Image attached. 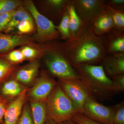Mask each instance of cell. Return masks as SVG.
Segmentation results:
<instances>
[{
  "mask_svg": "<svg viewBox=\"0 0 124 124\" xmlns=\"http://www.w3.org/2000/svg\"><path fill=\"white\" fill-rule=\"evenodd\" d=\"M27 96V90L25 89L12 101L8 102L3 124H17L26 103Z\"/></svg>",
  "mask_w": 124,
  "mask_h": 124,
  "instance_id": "cell-11",
  "label": "cell"
},
{
  "mask_svg": "<svg viewBox=\"0 0 124 124\" xmlns=\"http://www.w3.org/2000/svg\"><path fill=\"white\" fill-rule=\"evenodd\" d=\"M112 91L121 92L124 90V74L112 77Z\"/></svg>",
  "mask_w": 124,
  "mask_h": 124,
  "instance_id": "cell-29",
  "label": "cell"
},
{
  "mask_svg": "<svg viewBox=\"0 0 124 124\" xmlns=\"http://www.w3.org/2000/svg\"><path fill=\"white\" fill-rule=\"evenodd\" d=\"M62 124H78L76 122H74L71 120H69L65 122H62Z\"/></svg>",
  "mask_w": 124,
  "mask_h": 124,
  "instance_id": "cell-34",
  "label": "cell"
},
{
  "mask_svg": "<svg viewBox=\"0 0 124 124\" xmlns=\"http://www.w3.org/2000/svg\"><path fill=\"white\" fill-rule=\"evenodd\" d=\"M106 4L115 9L124 11V0H106Z\"/></svg>",
  "mask_w": 124,
  "mask_h": 124,
  "instance_id": "cell-32",
  "label": "cell"
},
{
  "mask_svg": "<svg viewBox=\"0 0 124 124\" xmlns=\"http://www.w3.org/2000/svg\"><path fill=\"white\" fill-rule=\"evenodd\" d=\"M106 9L110 14L113 21V29L124 32V11L115 9L108 5H106Z\"/></svg>",
  "mask_w": 124,
  "mask_h": 124,
  "instance_id": "cell-21",
  "label": "cell"
},
{
  "mask_svg": "<svg viewBox=\"0 0 124 124\" xmlns=\"http://www.w3.org/2000/svg\"><path fill=\"white\" fill-rule=\"evenodd\" d=\"M14 11L0 15V33L4 32Z\"/></svg>",
  "mask_w": 124,
  "mask_h": 124,
  "instance_id": "cell-31",
  "label": "cell"
},
{
  "mask_svg": "<svg viewBox=\"0 0 124 124\" xmlns=\"http://www.w3.org/2000/svg\"><path fill=\"white\" fill-rule=\"evenodd\" d=\"M113 124H124V103L122 101L114 107Z\"/></svg>",
  "mask_w": 124,
  "mask_h": 124,
  "instance_id": "cell-28",
  "label": "cell"
},
{
  "mask_svg": "<svg viewBox=\"0 0 124 124\" xmlns=\"http://www.w3.org/2000/svg\"><path fill=\"white\" fill-rule=\"evenodd\" d=\"M57 30L60 33L62 39L66 40L71 38L69 32V16L67 8L62 17L60 23L55 26Z\"/></svg>",
  "mask_w": 124,
  "mask_h": 124,
  "instance_id": "cell-23",
  "label": "cell"
},
{
  "mask_svg": "<svg viewBox=\"0 0 124 124\" xmlns=\"http://www.w3.org/2000/svg\"><path fill=\"white\" fill-rule=\"evenodd\" d=\"M82 23H91L106 10V0H70Z\"/></svg>",
  "mask_w": 124,
  "mask_h": 124,
  "instance_id": "cell-6",
  "label": "cell"
},
{
  "mask_svg": "<svg viewBox=\"0 0 124 124\" xmlns=\"http://www.w3.org/2000/svg\"><path fill=\"white\" fill-rule=\"evenodd\" d=\"M62 51L73 67L102 61L106 54V37L97 35L91 23H83L73 38L61 44Z\"/></svg>",
  "mask_w": 124,
  "mask_h": 124,
  "instance_id": "cell-1",
  "label": "cell"
},
{
  "mask_svg": "<svg viewBox=\"0 0 124 124\" xmlns=\"http://www.w3.org/2000/svg\"><path fill=\"white\" fill-rule=\"evenodd\" d=\"M74 68L91 84L94 91H112V81L107 76L102 65L83 64Z\"/></svg>",
  "mask_w": 124,
  "mask_h": 124,
  "instance_id": "cell-5",
  "label": "cell"
},
{
  "mask_svg": "<svg viewBox=\"0 0 124 124\" xmlns=\"http://www.w3.org/2000/svg\"><path fill=\"white\" fill-rule=\"evenodd\" d=\"M16 69L15 64L9 62L2 55H0V85L8 79Z\"/></svg>",
  "mask_w": 124,
  "mask_h": 124,
  "instance_id": "cell-22",
  "label": "cell"
},
{
  "mask_svg": "<svg viewBox=\"0 0 124 124\" xmlns=\"http://www.w3.org/2000/svg\"><path fill=\"white\" fill-rule=\"evenodd\" d=\"M25 19L33 20L28 11L22 5L14 11L3 33H9L16 29V27L20 22Z\"/></svg>",
  "mask_w": 124,
  "mask_h": 124,
  "instance_id": "cell-17",
  "label": "cell"
},
{
  "mask_svg": "<svg viewBox=\"0 0 124 124\" xmlns=\"http://www.w3.org/2000/svg\"><path fill=\"white\" fill-rule=\"evenodd\" d=\"M58 83L73 103L78 113L84 114L86 100L92 96L93 92L77 83L61 79Z\"/></svg>",
  "mask_w": 124,
  "mask_h": 124,
  "instance_id": "cell-7",
  "label": "cell"
},
{
  "mask_svg": "<svg viewBox=\"0 0 124 124\" xmlns=\"http://www.w3.org/2000/svg\"><path fill=\"white\" fill-rule=\"evenodd\" d=\"M78 124H102L89 119L84 114L78 113L71 119Z\"/></svg>",
  "mask_w": 124,
  "mask_h": 124,
  "instance_id": "cell-30",
  "label": "cell"
},
{
  "mask_svg": "<svg viewBox=\"0 0 124 124\" xmlns=\"http://www.w3.org/2000/svg\"><path fill=\"white\" fill-rule=\"evenodd\" d=\"M32 115L34 124H45L46 120V101L30 100Z\"/></svg>",
  "mask_w": 124,
  "mask_h": 124,
  "instance_id": "cell-18",
  "label": "cell"
},
{
  "mask_svg": "<svg viewBox=\"0 0 124 124\" xmlns=\"http://www.w3.org/2000/svg\"><path fill=\"white\" fill-rule=\"evenodd\" d=\"M1 55L8 62L15 65L26 60L19 49H14Z\"/></svg>",
  "mask_w": 124,
  "mask_h": 124,
  "instance_id": "cell-25",
  "label": "cell"
},
{
  "mask_svg": "<svg viewBox=\"0 0 124 124\" xmlns=\"http://www.w3.org/2000/svg\"><path fill=\"white\" fill-rule=\"evenodd\" d=\"M28 45L39 49L49 47V44L41 45L36 43L29 35L0 33V55L7 53L19 46Z\"/></svg>",
  "mask_w": 124,
  "mask_h": 124,
  "instance_id": "cell-9",
  "label": "cell"
},
{
  "mask_svg": "<svg viewBox=\"0 0 124 124\" xmlns=\"http://www.w3.org/2000/svg\"><path fill=\"white\" fill-rule=\"evenodd\" d=\"M46 103V120H52L56 123L71 120L78 113L58 83L49 95Z\"/></svg>",
  "mask_w": 124,
  "mask_h": 124,
  "instance_id": "cell-3",
  "label": "cell"
},
{
  "mask_svg": "<svg viewBox=\"0 0 124 124\" xmlns=\"http://www.w3.org/2000/svg\"><path fill=\"white\" fill-rule=\"evenodd\" d=\"M84 115L89 119L102 124H113V108L106 106L90 97L84 107Z\"/></svg>",
  "mask_w": 124,
  "mask_h": 124,
  "instance_id": "cell-8",
  "label": "cell"
},
{
  "mask_svg": "<svg viewBox=\"0 0 124 124\" xmlns=\"http://www.w3.org/2000/svg\"><path fill=\"white\" fill-rule=\"evenodd\" d=\"M56 124H62V123H56Z\"/></svg>",
  "mask_w": 124,
  "mask_h": 124,
  "instance_id": "cell-36",
  "label": "cell"
},
{
  "mask_svg": "<svg viewBox=\"0 0 124 124\" xmlns=\"http://www.w3.org/2000/svg\"><path fill=\"white\" fill-rule=\"evenodd\" d=\"M106 54H124V32L112 29L108 32L106 37Z\"/></svg>",
  "mask_w": 124,
  "mask_h": 124,
  "instance_id": "cell-13",
  "label": "cell"
},
{
  "mask_svg": "<svg viewBox=\"0 0 124 124\" xmlns=\"http://www.w3.org/2000/svg\"><path fill=\"white\" fill-rule=\"evenodd\" d=\"M67 10L69 16V32L72 38L80 31L83 23L70 0L67 7Z\"/></svg>",
  "mask_w": 124,
  "mask_h": 124,
  "instance_id": "cell-19",
  "label": "cell"
},
{
  "mask_svg": "<svg viewBox=\"0 0 124 124\" xmlns=\"http://www.w3.org/2000/svg\"><path fill=\"white\" fill-rule=\"evenodd\" d=\"M23 4L36 24L37 32L32 37L36 43L46 44L60 38V33L54 23L39 12L32 1L25 0Z\"/></svg>",
  "mask_w": 124,
  "mask_h": 124,
  "instance_id": "cell-4",
  "label": "cell"
},
{
  "mask_svg": "<svg viewBox=\"0 0 124 124\" xmlns=\"http://www.w3.org/2000/svg\"><path fill=\"white\" fill-rule=\"evenodd\" d=\"M102 61L104 70L111 77L124 74V54L116 55L106 54Z\"/></svg>",
  "mask_w": 124,
  "mask_h": 124,
  "instance_id": "cell-14",
  "label": "cell"
},
{
  "mask_svg": "<svg viewBox=\"0 0 124 124\" xmlns=\"http://www.w3.org/2000/svg\"><path fill=\"white\" fill-rule=\"evenodd\" d=\"M57 44V43L55 44L53 46L46 49H38L28 45L23 46H21L19 49L26 60H29L31 62L33 60H37L39 58L43 57L46 51L53 48Z\"/></svg>",
  "mask_w": 124,
  "mask_h": 124,
  "instance_id": "cell-20",
  "label": "cell"
},
{
  "mask_svg": "<svg viewBox=\"0 0 124 124\" xmlns=\"http://www.w3.org/2000/svg\"><path fill=\"white\" fill-rule=\"evenodd\" d=\"M22 4L19 0H0V15L14 11Z\"/></svg>",
  "mask_w": 124,
  "mask_h": 124,
  "instance_id": "cell-24",
  "label": "cell"
},
{
  "mask_svg": "<svg viewBox=\"0 0 124 124\" xmlns=\"http://www.w3.org/2000/svg\"><path fill=\"white\" fill-rule=\"evenodd\" d=\"M42 57L48 71L51 75L58 79L77 83L93 93L91 84L77 72L65 57L61 44H58L46 51Z\"/></svg>",
  "mask_w": 124,
  "mask_h": 124,
  "instance_id": "cell-2",
  "label": "cell"
},
{
  "mask_svg": "<svg viewBox=\"0 0 124 124\" xmlns=\"http://www.w3.org/2000/svg\"><path fill=\"white\" fill-rule=\"evenodd\" d=\"M91 23L94 32L98 36H104L113 29V21L106 9Z\"/></svg>",
  "mask_w": 124,
  "mask_h": 124,
  "instance_id": "cell-15",
  "label": "cell"
},
{
  "mask_svg": "<svg viewBox=\"0 0 124 124\" xmlns=\"http://www.w3.org/2000/svg\"><path fill=\"white\" fill-rule=\"evenodd\" d=\"M8 100L0 97V124H3Z\"/></svg>",
  "mask_w": 124,
  "mask_h": 124,
  "instance_id": "cell-33",
  "label": "cell"
},
{
  "mask_svg": "<svg viewBox=\"0 0 124 124\" xmlns=\"http://www.w3.org/2000/svg\"><path fill=\"white\" fill-rule=\"evenodd\" d=\"M9 78L0 85V97L7 100L10 98L17 97L25 89L15 79Z\"/></svg>",
  "mask_w": 124,
  "mask_h": 124,
  "instance_id": "cell-16",
  "label": "cell"
},
{
  "mask_svg": "<svg viewBox=\"0 0 124 124\" xmlns=\"http://www.w3.org/2000/svg\"><path fill=\"white\" fill-rule=\"evenodd\" d=\"M39 67L38 59L31 61L15 72V79L23 84H31L37 76Z\"/></svg>",
  "mask_w": 124,
  "mask_h": 124,
  "instance_id": "cell-12",
  "label": "cell"
},
{
  "mask_svg": "<svg viewBox=\"0 0 124 124\" xmlns=\"http://www.w3.org/2000/svg\"><path fill=\"white\" fill-rule=\"evenodd\" d=\"M17 124H34L30 104L25 103Z\"/></svg>",
  "mask_w": 124,
  "mask_h": 124,
  "instance_id": "cell-27",
  "label": "cell"
},
{
  "mask_svg": "<svg viewBox=\"0 0 124 124\" xmlns=\"http://www.w3.org/2000/svg\"><path fill=\"white\" fill-rule=\"evenodd\" d=\"M57 84L53 78L46 73H43L35 85L29 90L27 96L30 100L45 101Z\"/></svg>",
  "mask_w": 124,
  "mask_h": 124,
  "instance_id": "cell-10",
  "label": "cell"
},
{
  "mask_svg": "<svg viewBox=\"0 0 124 124\" xmlns=\"http://www.w3.org/2000/svg\"><path fill=\"white\" fill-rule=\"evenodd\" d=\"M56 123L53 120H46L45 124H56Z\"/></svg>",
  "mask_w": 124,
  "mask_h": 124,
  "instance_id": "cell-35",
  "label": "cell"
},
{
  "mask_svg": "<svg viewBox=\"0 0 124 124\" xmlns=\"http://www.w3.org/2000/svg\"><path fill=\"white\" fill-rule=\"evenodd\" d=\"M34 20L25 19L20 22L16 28L19 35H28L35 30Z\"/></svg>",
  "mask_w": 124,
  "mask_h": 124,
  "instance_id": "cell-26",
  "label": "cell"
}]
</instances>
